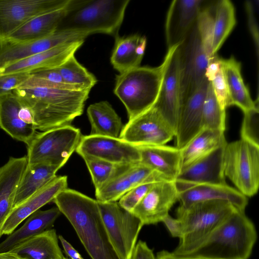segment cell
<instances>
[{
    "instance_id": "obj_1",
    "label": "cell",
    "mask_w": 259,
    "mask_h": 259,
    "mask_svg": "<svg viewBox=\"0 0 259 259\" xmlns=\"http://www.w3.org/2000/svg\"><path fill=\"white\" fill-rule=\"evenodd\" d=\"M53 201L69 221L92 259H121L107 232L96 200L66 188Z\"/></svg>"
},
{
    "instance_id": "obj_2",
    "label": "cell",
    "mask_w": 259,
    "mask_h": 259,
    "mask_svg": "<svg viewBox=\"0 0 259 259\" xmlns=\"http://www.w3.org/2000/svg\"><path fill=\"white\" fill-rule=\"evenodd\" d=\"M90 90L18 88L13 92L31 111L34 127L46 132L71 125L83 112Z\"/></svg>"
},
{
    "instance_id": "obj_3",
    "label": "cell",
    "mask_w": 259,
    "mask_h": 259,
    "mask_svg": "<svg viewBox=\"0 0 259 259\" xmlns=\"http://www.w3.org/2000/svg\"><path fill=\"white\" fill-rule=\"evenodd\" d=\"M256 238L252 222L244 211L236 209L198 246L178 256L204 259H248Z\"/></svg>"
},
{
    "instance_id": "obj_4",
    "label": "cell",
    "mask_w": 259,
    "mask_h": 259,
    "mask_svg": "<svg viewBox=\"0 0 259 259\" xmlns=\"http://www.w3.org/2000/svg\"><path fill=\"white\" fill-rule=\"evenodd\" d=\"M130 0H70L57 30L118 36Z\"/></svg>"
},
{
    "instance_id": "obj_5",
    "label": "cell",
    "mask_w": 259,
    "mask_h": 259,
    "mask_svg": "<svg viewBox=\"0 0 259 259\" xmlns=\"http://www.w3.org/2000/svg\"><path fill=\"white\" fill-rule=\"evenodd\" d=\"M236 209L229 202L222 200L179 206L177 219L180 227V242L172 253L181 255L196 248Z\"/></svg>"
},
{
    "instance_id": "obj_6",
    "label": "cell",
    "mask_w": 259,
    "mask_h": 259,
    "mask_svg": "<svg viewBox=\"0 0 259 259\" xmlns=\"http://www.w3.org/2000/svg\"><path fill=\"white\" fill-rule=\"evenodd\" d=\"M165 61L157 67L139 66L116 75L114 93L124 104L128 120L152 108L161 88Z\"/></svg>"
},
{
    "instance_id": "obj_7",
    "label": "cell",
    "mask_w": 259,
    "mask_h": 259,
    "mask_svg": "<svg viewBox=\"0 0 259 259\" xmlns=\"http://www.w3.org/2000/svg\"><path fill=\"white\" fill-rule=\"evenodd\" d=\"M223 171L225 177L243 195H255L259 187V146L242 139L227 143Z\"/></svg>"
},
{
    "instance_id": "obj_8",
    "label": "cell",
    "mask_w": 259,
    "mask_h": 259,
    "mask_svg": "<svg viewBox=\"0 0 259 259\" xmlns=\"http://www.w3.org/2000/svg\"><path fill=\"white\" fill-rule=\"evenodd\" d=\"M79 128L71 125L37 132L27 145L28 164L46 163L62 167L80 141Z\"/></svg>"
},
{
    "instance_id": "obj_9",
    "label": "cell",
    "mask_w": 259,
    "mask_h": 259,
    "mask_svg": "<svg viewBox=\"0 0 259 259\" xmlns=\"http://www.w3.org/2000/svg\"><path fill=\"white\" fill-rule=\"evenodd\" d=\"M98 202L113 246L121 259H131L144 225L132 212L122 208L117 201Z\"/></svg>"
},
{
    "instance_id": "obj_10",
    "label": "cell",
    "mask_w": 259,
    "mask_h": 259,
    "mask_svg": "<svg viewBox=\"0 0 259 259\" xmlns=\"http://www.w3.org/2000/svg\"><path fill=\"white\" fill-rule=\"evenodd\" d=\"M179 60L182 106L206 79L205 72L208 58L202 46L196 23L179 45Z\"/></svg>"
},
{
    "instance_id": "obj_11",
    "label": "cell",
    "mask_w": 259,
    "mask_h": 259,
    "mask_svg": "<svg viewBox=\"0 0 259 259\" xmlns=\"http://www.w3.org/2000/svg\"><path fill=\"white\" fill-rule=\"evenodd\" d=\"M70 0H0V45L32 18L62 9Z\"/></svg>"
},
{
    "instance_id": "obj_12",
    "label": "cell",
    "mask_w": 259,
    "mask_h": 259,
    "mask_svg": "<svg viewBox=\"0 0 259 259\" xmlns=\"http://www.w3.org/2000/svg\"><path fill=\"white\" fill-rule=\"evenodd\" d=\"M175 133L157 111L152 107L128 120L119 138L136 146L165 145Z\"/></svg>"
},
{
    "instance_id": "obj_13",
    "label": "cell",
    "mask_w": 259,
    "mask_h": 259,
    "mask_svg": "<svg viewBox=\"0 0 259 259\" xmlns=\"http://www.w3.org/2000/svg\"><path fill=\"white\" fill-rule=\"evenodd\" d=\"M179 45L168 49L159 94L153 106L175 133L181 106Z\"/></svg>"
},
{
    "instance_id": "obj_14",
    "label": "cell",
    "mask_w": 259,
    "mask_h": 259,
    "mask_svg": "<svg viewBox=\"0 0 259 259\" xmlns=\"http://www.w3.org/2000/svg\"><path fill=\"white\" fill-rule=\"evenodd\" d=\"M75 151L81 157L93 156L115 164H134L140 161L139 147L119 138L82 136Z\"/></svg>"
},
{
    "instance_id": "obj_15",
    "label": "cell",
    "mask_w": 259,
    "mask_h": 259,
    "mask_svg": "<svg viewBox=\"0 0 259 259\" xmlns=\"http://www.w3.org/2000/svg\"><path fill=\"white\" fill-rule=\"evenodd\" d=\"M179 191L175 181L156 182L132 211L145 225L162 222L174 204L179 200Z\"/></svg>"
},
{
    "instance_id": "obj_16",
    "label": "cell",
    "mask_w": 259,
    "mask_h": 259,
    "mask_svg": "<svg viewBox=\"0 0 259 259\" xmlns=\"http://www.w3.org/2000/svg\"><path fill=\"white\" fill-rule=\"evenodd\" d=\"M203 0H174L168 9L165 34L168 49L181 44L196 25Z\"/></svg>"
},
{
    "instance_id": "obj_17",
    "label": "cell",
    "mask_w": 259,
    "mask_h": 259,
    "mask_svg": "<svg viewBox=\"0 0 259 259\" xmlns=\"http://www.w3.org/2000/svg\"><path fill=\"white\" fill-rule=\"evenodd\" d=\"M225 146L214 150L182 169L175 180L179 191L201 184H226L223 171Z\"/></svg>"
},
{
    "instance_id": "obj_18",
    "label": "cell",
    "mask_w": 259,
    "mask_h": 259,
    "mask_svg": "<svg viewBox=\"0 0 259 259\" xmlns=\"http://www.w3.org/2000/svg\"><path fill=\"white\" fill-rule=\"evenodd\" d=\"M87 36L74 31L56 30L38 40L21 44L0 45V69L13 63L69 42L84 40Z\"/></svg>"
},
{
    "instance_id": "obj_19",
    "label": "cell",
    "mask_w": 259,
    "mask_h": 259,
    "mask_svg": "<svg viewBox=\"0 0 259 259\" xmlns=\"http://www.w3.org/2000/svg\"><path fill=\"white\" fill-rule=\"evenodd\" d=\"M207 79L181 106L175 130L176 147L182 150L203 129V105Z\"/></svg>"
},
{
    "instance_id": "obj_20",
    "label": "cell",
    "mask_w": 259,
    "mask_h": 259,
    "mask_svg": "<svg viewBox=\"0 0 259 259\" xmlns=\"http://www.w3.org/2000/svg\"><path fill=\"white\" fill-rule=\"evenodd\" d=\"M83 42L80 40L67 42L27 57L1 68L0 75L58 68L74 55Z\"/></svg>"
},
{
    "instance_id": "obj_21",
    "label": "cell",
    "mask_w": 259,
    "mask_h": 259,
    "mask_svg": "<svg viewBox=\"0 0 259 259\" xmlns=\"http://www.w3.org/2000/svg\"><path fill=\"white\" fill-rule=\"evenodd\" d=\"M66 188L67 177L56 176L39 191L13 208L3 227V235L11 234L25 219L52 201L59 193Z\"/></svg>"
},
{
    "instance_id": "obj_22",
    "label": "cell",
    "mask_w": 259,
    "mask_h": 259,
    "mask_svg": "<svg viewBox=\"0 0 259 259\" xmlns=\"http://www.w3.org/2000/svg\"><path fill=\"white\" fill-rule=\"evenodd\" d=\"M222 200L229 202L237 209L244 211L247 197L236 188L226 184H201L179 192L180 206L186 207L204 201Z\"/></svg>"
},
{
    "instance_id": "obj_23",
    "label": "cell",
    "mask_w": 259,
    "mask_h": 259,
    "mask_svg": "<svg viewBox=\"0 0 259 259\" xmlns=\"http://www.w3.org/2000/svg\"><path fill=\"white\" fill-rule=\"evenodd\" d=\"M27 166L26 155L10 157L0 167V237L4 224L13 208L16 192Z\"/></svg>"
},
{
    "instance_id": "obj_24",
    "label": "cell",
    "mask_w": 259,
    "mask_h": 259,
    "mask_svg": "<svg viewBox=\"0 0 259 259\" xmlns=\"http://www.w3.org/2000/svg\"><path fill=\"white\" fill-rule=\"evenodd\" d=\"M140 163L167 180H176L182 168L181 150L166 145L138 146Z\"/></svg>"
},
{
    "instance_id": "obj_25",
    "label": "cell",
    "mask_w": 259,
    "mask_h": 259,
    "mask_svg": "<svg viewBox=\"0 0 259 259\" xmlns=\"http://www.w3.org/2000/svg\"><path fill=\"white\" fill-rule=\"evenodd\" d=\"M22 104L14 93L0 96V127L13 139L27 145L37 131L19 116Z\"/></svg>"
},
{
    "instance_id": "obj_26",
    "label": "cell",
    "mask_w": 259,
    "mask_h": 259,
    "mask_svg": "<svg viewBox=\"0 0 259 259\" xmlns=\"http://www.w3.org/2000/svg\"><path fill=\"white\" fill-rule=\"evenodd\" d=\"M149 175L144 166L139 163L133 164L95 190L96 200L101 202L117 201L133 188L146 183Z\"/></svg>"
},
{
    "instance_id": "obj_27",
    "label": "cell",
    "mask_w": 259,
    "mask_h": 259,
    "mask_svg": "<svg viewBox=\"0 0 259 259\" xmlns=\"http://www.w3.org/2000/svg\"><path fill=\"white\" fill-rule=\"evenodd\" d=\"M66 7L32 18L12 34L5 42L21 44L40 39L51 35L57 30L64 18Z\"/></svg>"
},
{
    "instance_id": "obj_28",
    "label": "cell",
    "mask_w": 259,
    "mask_h": 259,
    "mask_svg": "<svg viewBox=\"0 0 259 259\" xmlns=\"http://www.w3.org/2000/svg\"><path fill=\"white\" fill-rule=\"evenodd\" d=\"M61 213L57 206L34 212L21 228L9 235L0 243V253L9 252L29 238L47 230Z\"/></svg>"
},
{
    "instance_id": "obj_29",
    "label": "cell",
    "mask_w": 259,
    "mask_h": 259,
    "mask_svg": "<svg viewBox=\"0 0 259 259\" xmlns=\"http://www.w3.org/2000/svg\"><path fill=\"white\" fill-rule=\"evenodd\" d=\"M221 66L226 80L230 106L235 105L243 113L258 108V101L254 102L241 75V64L234 57L221 59Z\"/></svg>"
},
{
    "instance_id": "obj_30",
    "label": "cell",
    "mask_w": 259,
    "mask_h": 259,
    "mask_svg": "<svg viewBox=\"0 0 259 259\" xmlns=\"http://www.w3.org/2000/svg\"><path fill=\"white\" fill-rule=\"evenodd\" d=\"M146 38L138 34L115 37L110 61L119 74L140 66L146 46Z\"/></svg>"
},
{
    "instance_id": "obj_31",
    "label": "cell",
    "mask_w": 259,
    "mask_h": 259,
    "mask_svg": "<svg viewBox=\"0 0 259 259\" xmlns=\"http://www.w3.org/2000/svg\"><path fill=\"white\" fill-rule=\"evenodd\" d=\"M10 252L21 259H62L55 229L35 235L19 244Z\"/></svg>"
},
{
    "instance_id": "obj_32",
    "label": "cell",
    "mask_w": 259,
    "mask_h": 259,
    "mask_svg": "<svg viewBox=\"0 0 259 259\" xmlns=\"http://www.w3.org/2000/svg\"><path fill=\"white\" fill-rule=\"evenodd\" d=\"M61 167L46 163L28 165L18 186L13 208L20 205L46 185L57 176Z\"/></svg>"
},
{
    "instance_id": "obj_33",
    "label": "cell",
    "mask_w": 259,
    "mask_h": 259,
    "mask_svg": "<svg viewBox=\"0 0 259 259\" xmlns=\"http://www.w3.org/2000/svg\"><path fill=\"white\" fill-rule=\"evenodd\" d=\"M227 144L224 131L202 129L181 150V169Z\"/></svg>"
},
{
    "instance_id": "obj_34",
    "label": "cell",
    "mask_w": 259,
    "mask_h": 259,
    "mask_svg": "<svg viewBox=\"0 0 259 259\" xmlns=\"http://www.w3.org/2000/svg\"><path fill=\"white\" fill-rule=\"evenodd\" d=\"M87 115L91 125L90 135L119 138L123 127L122 121L108 102L90 105Z\"/></svg>"
},
{
    "instance_id": "obj_35",
    "label": "cell",
    "mask_w": 259,
    "mask_h": 259,
    "mask_svg": "<svg viewBox=\"0 0 259 259\" xmlns=\"http://www.w3.org/2000/svg\"><path fill=\"white\" fill-rule=\"evenodd\" d=\"M236 23L235 8L229 0L219 1L214 5L212 56L217 54Z\"/></svg>"
},
{
    "instance_id": "obj_36",
    "label": "cell",
    "mask_w": 259,
    "mask_h": 259,
    "mask_svg": "<svg viewBox=\"0 0 259 259\" xmlns=\"http://www.w3.org/2000/svg\"><path fill=\"white\" fill-rule=\"evenodd\" d=\"M64 82L81 90H90L96 84V77L80 64L73 55L56 68Z\"/></svg>"
},
{
    "instance_id": "obj_37",
    "label": "cell",
    "mask_w": 259,
    "mask_h": 259,
    "mask_svg": "<svg viewBox=\"0 0 259 259\" xmlns=\"http://www.w3.org/2000/svg\"><path fill=\"white\" fill-rule=\"evenodd\" d=\"M81 157L90 171L95 190L133 165L115 164L90 156Z\"/></svg>"
},
{
    "instance_id": "obj_38",
    "label": "cell",
    "mask_w": 259,
    "mask_h": 259,
    "mask_svg": "<svg viewBox=\"0 0 259 259\" xmlns=\"http://www.w3.org/2000/svg\"><path fill=\"white\" fill-rule=\"evenodd\" d=\"M226 110L222 109L216 99L211 83L209 81L202 109V128L224 131Z\"/></svg>"
},
{
    "instance_id": "obj_39",
    "label": "cell",
    "mask_w": 259,
    "mask_h": 259,
    "mask_svg": "<svg viewBox=\"0 0 259 259\" xmlns=\"http://www.w3.org/2000/svg\"><path fill=\"white\" fill-rule=\"evenodd\" d=\"M19 88H48L81 90L66 83L57 68L44 69L31 73L29 78Z\"/></svg>"
},
{
    "instance_id": "obj_40",
    "label": "cell",
    "mask_w": 259,
    "mask_h": 259,
    "mask_svg": "<svg viewBox=\"0 0 259 259\" xmlns=\"http://www.w3.org/2000/svg\"><path fill=\"white\" fill-rule=\"evenodd\" d=\"M214 5L205 4L200 12L196 21V26L201 41L208 59L212 56Z\"/></svg>"
},
{
    "instance_id": "obj_41",
    "label": "cell",
    "mask_w": 259,
    "mask_h": 259,
    "mask_svg": "<svg viewBox=\"0 0 259 259\" xmlns=\"http://www.w3.org/2000/svg\"><path fill=\"white\" fill-rule=\"evenodd\" d=\"M243 113L241 139L259 146L258 107Z\"/></svg>"
},
{
    "instance_id": "obj_42",
    "label": "cell",
    "mask_w": 259,
    "mask_h": 259,
    "mask_svg": "<svg viewBox=\"0 0 259 259\" xmlns=\"http://www.w3.org/2000/svg\"><path fill=\"white\" fill-rule=\"evenodd\" d=\"M155 182H147L133 188L119 199V205L125 210L132 212Z\"/></svg>"
},
{
    "instance_id": "obj_43",
    "label": "cell",
    "mask_w": 259,
    "mask_h": 259,
    "mask_svg": "<svg viewBox=\"0 0 259 259\" xmlns=\"http://www.w3.org/2000/svg\"><path fill=\"white\" fill-rule=\"evenodd\" d=\"M212 89L221 108L226 110L230 106L227 86L221 68L211 81Z\"/></svg>"
},
{
    "instance_id": "obj_44",
    "label": "cell",
    "mask_w": 259,
    "mask_h": 259,
    "mask_svg": "<svg viewBox=\"0 0 259 259\" xmlns=\"http://www.w3.org/2000/svg\"><path fill=\"white\" fill-rule=\"evenodd\" d=\"M247 15L248 25L255 45L257 58L258 57V29L257 24V11L258 1H246L245 4Z\"/></svg>"
},
{
    "instance_id": "obj_45",
    "label": "cell",
    "mask_w": 259,
    "mask_h": 259,
    "mask_svg": "<svg viewBox=\"0 0 259 259\" xmlns=\"http://www.w3.org/2000/svg\"><path fill=\"white\" fill-rule=\"evenodd\" d=\"M30 73H17L0 75V96L12 92L29 77Z\"/></svg>"
},
{
    "instance_id": "obj_46",
    "label": "cell",
    "mask_w": 259,
    "mask_h": 259,
    "mask_svg": "<svg viewBox=\"0 0 259 259\" xmlns=\"http://www.w3.org/2000/svg\"><path fill=\"white\" fill-rule=\"evenodd\" d=\"M131 259H156V256L147 243L140 240L136 243Z\"/></svg>"
},
{
    "instance_id": "obj_47",
    "label": "cell",
    "mask_w": 259,
    "mask_h": 259,
    "mask_svg": "<svg viewBox=\"0 0 259 259\" xmlns=\"http://www.w3.org/2000/svg\"><path fill=\"white\" fill-rule=\"evenodd\" d=\"M221 58L216 54L208 59L205 77L211 81L221 68Z\"/></svg>"
},
{
    "instance_id": "obj_48",
    "label": "cell",
    "mask_w": 259,
    "mask_h": 259,
    "mask_svg": "<svg viewBox=\"0 0 259 259\" xmlns=\"http://www.w3.org/2000/svg\"><path fill=\"white\" fill-rule=\"evenodd\" d=\"M162 222L172 237L180 238V227L179 222L177 218H174L168 214L163 219Z\"/></svg>"
},
{
    "instance_id": "obj_49",
    "label": "cell",
    "mask_w": 259,
    "mask_h": 259,
    "mask_svg": "<svg viewBox=\"0 0 259 259\" xmlns=\"http://www.w3.org/2000/svg\"><path fill=\"white\" fill-rule=\"evenodd\" d=\"M58 238L67 255L70 259H84L78 252L64 238L59 235Z\"/></svg>"
},
{
    "instance_id": "obj_50",
    "label": "cell",
    "mask_w": 259,
    "mask_h": 259,
    "mask_svg": "<svg viewBox=\"0 0 259 259\" xmlns=\"http://www.w3.org/2000/svg\"><path fill=\"white\" fill-rule=\"evenodd\" d=\"M19 116L24 122L34 126L33 115L31 110L28 107L22 105L19 112Z\"/></svg>"
},
{
    "instance_id": "obj_51",
    "label": "cell",
    "mask_w": 259,
    "mask_h": 259,
    "mask_svg": "<svg viewBox=\"0 0 259 259\" xmlns=\"http://www.w3.org/2000/svg\"><path fill=\"white\" fill-rule=\"evenodd\" d=\"M156 259H204L200 258L189 257L182 256H178L174 254L171 252L162 250L157 253Z\"/></svg>"
},
{
    "instance_id": "obj_52",
    "label": "cell",
    "mask_w": 259,
    "mask_h": 259,
    "mask_svg": "<svg viewBox=\"0 0 259 259\" xmlns=\"http://www.w3.org/2000/svg\"><path fill=\"white\" fill-rule=\"evenodd\" d=\"M0 259H21L11 252L0 253Z\"/></svg>"
},
{
    "instance_id": "obj_53",
    "label": "cell",
    "mask_w": 259,
    "mask_h": 259,
    "mask_svg": "<svg viewBox=\"0 0 259 259\" xmlns=\"http://www.w3.org/2000/svg\"><path fill=\"white\" fill-rule=\"evenodd\" d=\"M62 259H68V258H66V257H64L63 258H62Z\"/></svg>"
}]
</instances>
